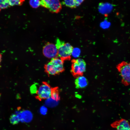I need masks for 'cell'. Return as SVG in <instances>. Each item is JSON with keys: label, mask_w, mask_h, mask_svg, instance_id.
<instances>
[{"label": "cell", "mask_w": 130, "mask_h": 130, "mask_svg": "<svg viewBox=\"0 0 130 130\" xmlns=\"http://www.w3.org/2000/svg\"><path fill=\"white\" fill-rule=\"evenodd\" d=\"M116 68L121 78L122 83L125 86L130 85V62L123 61Z\"/></svg>", "instance_id": "obj_1"}, {"label": "cell", "mask_w": 130, "mask_h": 130, "mask_svg": "<svg viewBox=\"0 0 130 130\" xmlns=\"http://www.w3.org/2000/svg\"><path fill=\"white\" fill-rule=\"evenodd\" d=\"M52 88L47 83L42 82V84L36 91V98L40 101L50 98L51 97Z\"/></svg>", "instance_id": "obj_2"}, {"label": "cell", "mask_w": 130, "mask_h": 130, "mask_svg": "<svg viewBox=\"0 0 130 130\" xmlns=\"http://www.w3.org/2000/svg\"><path fill=\"white\" fill-rule=\"evenodd\" d=\"M71 72L74 76L82 75L86 71V64L85 61L81 58L72 60Z\"/></svg>", "instance_id": "obj_3"}, {"label": "cell", "mask_w": 130, "mask_h": 130, "mask_svg": "<svg viewBox=\"0 0 130 130\" xmlns=\"http://www.w3.org/2000/svg\"><path fill=\"white\" fill-rule=\"evenodd\" d=\"M57 48L58 57L63 61L70 59L73 48L69 43L63 42Z\"/></svg>", "instance_id": "obj_4"}, {"label": "cell", "mask_w": 130, "mask_h": 130, "mask_svg": "<svg viewBox=\"0 0 130 130\" xmlns=\"http://www.w3.org/2000/svg\"><path fill=\"white\" fill-rule=\"evenodd\" d=\"M40 5L48 8L52 13H57L60 11L62 6L60 2L58 0H40Z\"/></svg>", "instance_id": "obj_5"}, {"label": "cell", "mask_w": 130, "mask_h": 130, "mask_svg": "<svg viewBox=\"0 0 130 130\" xmlns=\"http://www.w3.org/2000/svg\"><path fill=\"white\" fill-rule=\"evenodd\" d=\"M43 53L46 57L52 58L58 56V50L55 45L48 42L43 47Z\"/></svg>", "instance_id": "obj_6"}, {"label": "cell", "mask_w": 130, "mask_h": 130, "mask_svg": "<svg viewBox=\"0 0 130 130\" xmlns=\"http://www.w3.org/2000/svg\"><path fill=\"white\" fill-rule=\"evenodd\" d=\"M50 62L58 74L64 71V61L59 57H56L53 58Z\"/></svg>", "instance_id": "obj_7"}, {"label": "cell", "mask_w": 130, "mask_h": 130, "mask_svg": "<svg viewBox=\"0 0 130 130\" xmlns=\"http://www.w3.org/2000/svg\"><path fill=\"white\" fill-rule=\"evenodd\" d=\"M112 127L116 130H130V124L127 120L121 119L113 123Z\"/></svg>", "instance_id": "obj_8"}, {"label": "cell", "mask_w": 130, "mask_h": 130, "mask_svg": "<svg viewBox=\"0 0 130 130\" xmlns=\"http://www.w3.org/2000/svg\"><path fill=\"white\" fill-rule=\"evenodd\" d=\"M75 84L76 88H82L87 85L88 82L86 78L82 75L77 76L75 79Z\"/></svg>", "instance_id": "obj_9"}, {"label": "cell", "mask_w": 130, "mask_h": 130, "mask_svg": "<svg viewBox=\"0 0 130 130\" xmlns=\"http://www.w3.org/2000/svg\"><path fill=\"white\" fill-rule=\"evenodd\" d=\"M112 5L108 3H101L99 6V12L103 14L106 15L109 13L113 9Z\"/></svg>", "instance_id": "obj_10"}, {"label": "cell", "mask_w": 130, "mask_h": 130, "mask_svg": "<svg viewBox=\"0 0 130 130\" xmlns=\"http://www.w3.org/2000/svg\"><path fill=\"white\" fill-rule=\"evenodd\" d=\"M44 68L45 72L49 75L58 74L50 62L45 65Z\"/></svg>", "instance_id": "obj_11"}, {"label": "cell", "mask_w": 130, "mask_h": 130, "mask_svg": "<svg viewBox=\"0 0 130 130\" xmlns=\"http://www.w3.org/2000/svg\"><path fill=\"white\" fill-rule=\"evenodd\" d=\"M51 97L53 100L56 101L59 100L60 98L58 87L52 88Z\"/></svg>", "instance_id": "obj_12"}, {"label": "cell", "mask_w": 130, "mask_h": 130, "mask_svg": "<svg viewBox=\"0 0 130 130\" xmlns=\"http://www.w3.org/2000/svg\"><path fill=\"white\" fill-rule=\"evenodd\" d=\"M62 3L65 5L71 8H75L77 7L75 0H65Z\"/></svg>", "instance_id": "obj_13"}, {"label": "cell", "mask_w": 130, "mask_h": 130, "mask_svg": "<svg viewBox=\"0 0 130 130\" xmlns=\"http://www.w3.org/2000/svg\"><path fill=\"white\" fill-rule=\"evenodd\" d=\"M10 120L11 124L13 125H15L19 123L20 121V119L18 115L13 114L10 116Z\"/></svg>", "instance_id": "obj_14"}, {"label": "cell", "mask_w": 130, "mask_h": 130, "mask_svg": "<svg viewBox=\"0 0 130 130\" xmlns=\"http://www.w3.org/2000/svg\"><path fill=\"white\" fill-rule=\"evenodd\" d=\"M29 3L30 6L33 8H37L40 5V0H30Z\"/></svg>", "instance_id": "obj_15"}, {"label": "cell", "mask_w": 130, "mask_h": 130, "mask_svg": "<svg viewBox=\"0 0 130 130\" xmlns=\"http://www.w3.org/2000/svg\"><path fill=\"white\" fill-rule=\"evenodd\" d=\"M24 0H9L10 6H13L14 5L20 6L22 5L24 1Z\"/></svg>", "instance_id": "obj_16"}, {"label": "cell", "mask_w": 130, "mask_h": 130, "mask_svg": "<svg viewBox=\"0 0 130 130\" xmlns=\"http://www.w3.org/2000/svg\"><path fill=\"white\" fill-rule=\"evenodd\" d=\"M9 0H0V8L5 9L10 6Z\"/></svg>", "instance_id": "obj_17"}, {"label": "cell", "mask_w": 130, "mask_h": 130, "mask_svg": "<svg viewBox=\"0 0 130 130\" xmlns=\"http://www.w3.org/2000/svg\"><path fill=\"white\" fill-rule=\"evenodd\" d=\"M80 51L79 48H75L73 49L72 55L74 57L77 58L80 55Z\"/></svg>", "instance_id": "obj_18"}, {"label": "cell", "mask_w": 130, "mask_h": 130, "mask_svg": "<svg viewBox=\"0 0 130 130\" xmlns=\"http://www.w3.org/2000/svg\"><path fill=\"white\" fill-rule=\"evenodd\" d=\"M47 111V110L44 107H43L41 108L40 109V112L43 114H45Z\"/></svg>", "instance_id": "obj_19"}, {"label": "cell", "mask_w": 130, "mask_h": 130, "mask_svg": "<svg viewBox=\"0 0 130 130\" xmlns=\"http://www.w3.org/2000/svg\"><path fill=\"white\" fill-rule=\"evenodd\" d=\"M76 6H78L80 5L84 1L83 0H75Z\"/></svg>", "instance_id": "obj_20"}, {"label": "cell", "mask_w": 130, "mask_h": 130, "mask_svg": "<svg viewBox=\"0 0 130 130\" xmlns=\"http://www.w3.org/2000/svg\"><path fill=\"white\" fill-rule=\"evenodd\" d=\"M2 60V56L1 54L0 53V68L1 67V63Z\"/></svg>", "instance_id": "obj_21"}, {"label": "cell", "mask_w": 130, "mask_h": 130, "mask_svg": "<svg viewBox=\"0 0 130 130\" xmlns=\"http://www.w3.org/2000/svg\"><path fill=\"white\" fill-rule=\"evenodd\" d=\"M1 94L0 93V97H1Z\"/></svg>", "instance_id": "obj_22"}, {"label": "cell", "mask_w": 130, "mask_h": 130, "mask_svg": "<svg viewBox=\"0 0 130 130\" xmlns=\"http://www.w3.org/2000/svg\"><path fill=\"white\" fill-rule=\"evenodd\" d=\"M1 9L0 8V10H1Z\"/></svg>", "instance_id": "obj_23"}]
</instances>
